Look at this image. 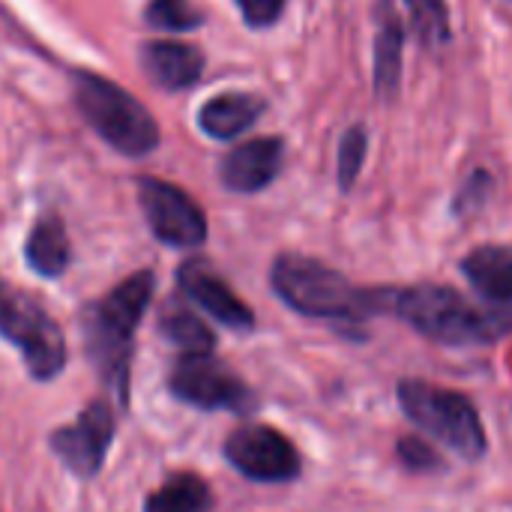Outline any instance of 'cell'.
Segmentation results:
<instances>
[{"mask_svg": "<svg viewBox=\"0 0 512 512\" xmlns=\"http://www.w3.org/2000/svg\"><path fill=\"white\" fill-rule=\"evenodd\" d=\"M285 3H288V0H237L243 21H246L249 27H255V30H258V27L276 24L279 15H282V9H285Z\"/></svg>", "mask_w": 512, "mask_h": 512, "instance_id": "24", "label": "cell"}, {"mask_svg": "<svg viewBox=\"0 0 512 512\" xmlns=\"http://www.w3.org/2000/svg\"><path fill=\"white\" fill-rule=\"evenodd\" d=\"M72 96L84 123L117 153L141 159L159 147L156 117L126 87L93 72H75Z\"/></svg>", "mask_w": 512, "mask_h": 512, "instance_id": "4", "label": "cell"}, {"mask_svg": "<svg viewBox=\"0 0 512 512\" xmlns=\"http://www.w3.org/2000/svg\"><path fill=\"white\" fill-rule=\"evenodd\" d=\"M390 312L399 315L423 339L465 348V345H492L512 333V309L507 306H477L450 285H411L393 288Z\"/></svg>", "mask_w": 512, "mask_h": 512, "instance_id": "3", "label": "cell"}, {"mask_svg": "<svg viewBox=\"0 0 512 512\" xmlns=\"http://www.w3.org/2000/svg\"><path fill=\"white\" fill-rule=\"evenodd\" d=\"M168 393L198 411H255V393L213 354H180L168 369Z\"/></svg>", "mask_w": 512, "mask_h": 512, "instance_id": "7", "label": "cell"}, {"mask_svg": "<svg viewBox=\"0 0 512 512\" xmlns=\"http://www.w3.org/2000/svg\"><path fill=\"white\" fill-rule=\"evenodd\" d=\"M147 24L159 30H192L204 21V15L186 0H153L144 12Z\"/></svg>", "mask_w": 512, "mask_h": 512, "instance_id": "22", "label": "cell"}, {"mask_svg": "<svg viewBox=\"0 0 512 512\" xmlns=\"http://www.w3.org/2000/svg\"><path fill=\"white\" fill-rule=\"evenodd\" d=\"M489 192H492V177L486 171H474L465 180V186L459 189V195H456V210L459 213H474L489 198Z\"/></svg>", "mask_w": 512, "mask_h": 512, "instance_id": "25", "label": "cell"}, {"mask_svg": "<svg viewBox=\"0 0 512 512\" xmlns=\"http://www.w3.org/2000/svg\"><path fill=\"white\" fill-rule=\"evenodd\" d=\"M213 492L204 477L192 471L171 474L153 495H147L144 512H210Z\"/></svg>", "mask_w": 512, "mask_h": 512, "instance_id": "18", "label": "cell"}, {"mask_svg": "<svg viewBox=\"0 0 512 512\" xmlns=\"http://www.w3.org/2000/svg\"><path fill=\"white\" fill-rule=\"evenodd\" d=\"M396 456H399V462H402L408 471H417V474H438V471L444 468L441 453H438L429 441L414 438V435H408V438L399 441Z\"/></svg>", "mask_w": 512, "mask_h": 512, "instance_id": "23", "label": "cell"}, {"mask_svg": "<svg viewBox=\"0 0 512 512\" xmlns=\"http://www.w3.org/2000/svg\"><path fill=\"white\" fill-rule=\"evenodd\" d=\"M156 276L138 270L120 285H114L102 300H93L81 309L84 354L99 375V381L114 393L126 408L129 402V369H132V342L138 324L153 300Z\"/></svg>", "mask_w": 512, "mask_h": 512, "instance_id": "1", "label": "cell"}, {"mask_svg": "<svg viewBox=\"0 0 512 512\" xmlns=\"http://www.w3.org/2000/svg\"><path fill=\"white\" fill-rule=\"evenodd\" d=\"M270 285L297 315L339 324H363L372 315L390 312L393 294V288H357L324 261L294 252H285L273 261Z\"/></svg>", "mask_w": 512, "mask_h": 512, "instance_id": "2", "label": "cell"}, {"mask_svg": "<svg viewBox=\"0 0 512 512\" xmlns=\"http://www.w3.org/2000/svg\"><path fill=\"white\" fill-rule=\"evenodd\" d=\"M462 276L492 306H512V246L486 243L462 258Z\"/></svg>", "mask_w": 512, "mask_h": 512, "instance_id": "15", "label": "cell"}, {"mask_svg": "<svg viewBox=\"0 0 512 512\" xmlns=\"http://www.w3.org/2000/svg\"><path fill=\"white\" fill-rule=\"evenodd\" d=\"M138 204L159 243L171 249H198L207 243V216L180 186L159 177H138Z\"/></svg>", "mask_w": 512, "mask_h": 512, "instance_id": "9", "label": "cell"}, {"mask_svg": "<svg viewBox=\"0 0 512 512\" xmlns=\"http://www.w3.org/2000/svg\"><path fill=\"white\" fill-rule=\"evenodd\" d=\"M282 162H285V141L279 135L252 138L225 153L219 165V180L228 192L255 195L279 177Z\"/></svg>", "mask_w": 512, "mask_h": 512, "instance_id": "11", "label": "cell"}, {"mask_svg": "<svg viewBox=\"0 0 512 512\" xmlns=\"http://www.w3.org/2000/svg\"><path fill=\"white\" fill-rule=\"evenodd\" d=\"M141 66L162 90H189L204 75V51L177 39H150L141 45Z\"/></svg>", "mask_w": 512, "mask_h": 512, "instance_id": "13", "label": "cell"}, {"mask_svg": "<svg viewBox=\"0 0 512 512\" xmlns=\"http://www.w3.org/2000/svg\"><path fill=\"white\" fill-rule=\"evenodd\" d=\"M366 150H369V135L363 126H351L345 129L342 141H339V189L342 192H351L360 171H363V162H366Z\"/></svg>", "mask_w": 512, "mask_h": 512, "instance_id": "21", "label": "cell"}, {"mask_svg": "<svg viewBox=\"0 0 512 512\" xmlns=\"http://www.w3.org/2000/svg\"><path fill=\"white\" fill-rule=\"evenodd\" d=\"M27 267L42 279H60L72 261V246L66 225L57 213H42L24 243Z\"/></svg>", "mask_w": 512, "mask_h": 512, "instance_id": "17", "label": "cell"}, {"mask_svg": "<svg viewBox=\"0 0 512 512\" xmlns=\"http://www.w3.org/2000/svg\"><path fill=\"white\" fill-rule=\"evenodd\" d=\"M396 393L402 411L420 432L432 435L465 462H480L486 456L489 438L477 405L465 393L417 378H405Z\"/></svg>", "mask_w": 512, "mask_h": 512, "instance_id": "5", "label": "cell"}, {"mask_svg": "<svg viewBox=\"0 0 512 512\" xmlns=\"http://www.w3.org/2000/svg\"><path fill=\"white\" fill-rule=\"evenodd\" d=\"M402 48L405 27L390 0H378L375 6V93L381 99H393L402 81Z\"/></svg>", "mask_w": 512, "mask_h": 512, "instance_id": "16", "label": "cell"}, {"mask_svg": "<svg viewBox=\"0 0 512 512\" xmlns=\"http://www.w3.org/2000/svg\"><path fill=\"white\" fill-rule=\"evenodd\" d=\"M162 333L180 348V354H213L216 336L213 330L189 309L171 306L162 315Z\"/></svg>", "mask_w": 512, "mask_h": 512, "instance_id": "19", "label": "cell"}, {"mask_svg": "<svg viewBox=\"0 0 512 512\" xmlns=\"http://www.w3.org/2000/svg\"><path fill=\"white\" fill-rule=\"evenodd\" d=\"M225 459L252 483H294L303 471L300 453L288 435L264 423H246L225 441Z\"/></svg>", "mask_w": 512, "mask_h": 512, "instance_id": "8", "label": "cell"}, {"mask_svg": "<svg viewBox=\"0 0 512 512\" xmlns=\"http://www.w3.org/2000/svg\"><path fill=\"white\" fill-rule=\"evenodd\" d=\"M114 435H117L114 408L105 399H93L84 405L75 423L51 432L48 447L69 474H75L78 480H93L105 465Z\"/></svg>", "mask_w": 512, "mask_h": 512, "instance_id": "10", "label": "cell"}, {"mask_svg": "<svg viewBox=\"0 0 512 512\" xmlns=\"http://www.w3.org/2000/svg\"><path fill=\"white\" fill-rule=\"evenodd\" d=\"M264 108L267 102L261 96L228 90V93L207 99L198 108V129L213 141H231V138H240L249 126H255Z\"/></svg>", "mask_w": 512, "mask_h": 512, "instance_id": "14", "label": "cell"}, {"mask_svg": "<svg viewBox=\"0 0 512 512\" xmlns=\"http://www.w3.org/2000/svg\"><path fill=\"white\" fill-rule=\"evenodd\" d=\"M177 285L186 294V300H192L198 309H204L213 321H219L231 330H252L255 327V312L204 261H186L177 270Z\"/></svg>", "mask_w": 512, "mask_h": 512, "instance_id": "12", "label": "cell"}, {"mask_svg": "<svg viewBox=\"0 0 512 512\" xmlns=\"http://www.w3.org/2000/svg\"><path fill=\"white\" fill-rule=\"evenodd\" d=\"M408 12H411V24L414 33L420 36L423 45L438 48L450 42V12H447V0H405Z\"/></svg>", "mask_w": 512, "mask_h": 512, "instance_id": "20", "label": "cell"}, {"mask_svg": "<svg viewBox=\"0 0 512 512\" xmlns=\"http://www.w3.org/2000/svg\"><path fill=\"white\" fill-rule=\"evenodd\" d=\"M0 336L18 348L33 381H54L66 369V336L36 294L0 279Z\"/></svg>", "mask_w": 512, "mask_h": 512, "instance_id": "6", "label": "cell"}]
</instances>
